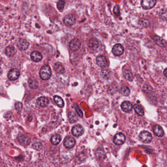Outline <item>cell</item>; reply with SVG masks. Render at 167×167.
<instances>
[{"label":"cell","mask_w":167,"mask_h":167,"mask_svg":"<svg viewBox=\"0 0 167 167\" xmlns=\"http://www.w3.org/2000/svg\"><path fill=\"white\" fill-rule=\"evenodd\" d=\"M39 75H40V77L42 80H49L51 77V75H52V71H51L50 67L48 65L43 66L40 70Z\"/></svg>","instance_id":"cell-1"},{"label":"cell","mask_w":167,"mask_h":167,"mask_svg":"<svg viewBox=\"0 0 167 167\" xmlns=\"http://www.w3.org/2000/svg\"><path fill=\"white\" fill-rule=\"evenodd\" d=\"M139 138L142 142L145 143H149L152 140V135L149 132L144 131L141 132Z\"/></svg>","instance_id":"cell-2"},{"label":"cell","mask_w":167,"mask_h":167,"mask_svg":"<svg viewBox=\"0 0 167 167\" xmlns=\"http://www.w3.org/2000/svg\"><path fill=\"white\" fill-rule=\"evenodd\" d=\"M126 141V137L122 133H118L114 136L113 138V142L116 145H123Z\"/></svg>","instance_id":"cell-3"},{"label":"cell","mask_w":167,"mask_h":167,"mask_svg":"<svg viewBox=\"0 0 167 167\" xmlns=\"http://www.w3.org/2000/svg\"><path fill=\"white\" fill-rule=\"evenodd\" d=\"M156 1L154 0H143L141 2V6L144 9H149L153 8Z\"/></svg>","instance_id":"cell-4"},{"label":"cell","mask_w":167,"mask_h":167,"mask_svg":"<svg viewBox=\"0 0 167 167\" xmlns=\"http://www.w3.org/2000/svg\"><path fill=\"white\" fill-rule=\"evenodd\" d=\"M84 129L82 126L80 124H76L72 129V133L74 136L76 137L80 136L83 134Z\"/></svg>","instance_id":"cell-5"},{"label":"cell","mask_w":167,"mask_h":167,"mask_svg":"<svg viewBox=\"0 0 167 167\" xmlns=\"http://www.w3.org/2000/svg\"><path fill=\"white\" fill-rule=\"evenodd\" d=\"M81 46V42L78 39L74 38L70 42L69 47L72 51H77L80 49Z\"/></svg>","instance_id":"cell-6"},{"label":"cell","mask_w":167,"mask_h":167,"mask_svg":"<svg viewBox=\"0 0 167 167\" xmlns=\"http://www.w3.org/2000/svg\"><path fill=\"white\" fill-rule=\"evenodd\" d=\"M75 139L71 136L67 137L64 140V146L67 149L72 148L75 146Z\"/></svg>","instance_id":"cell-7"},{"label":"cell","mask_w":167,"mask_h":167,"mask_svg":"<svg viewBox=\"0 0 167 167\" xmlns=\"http://www.w3.org/2000/svg\"><path fill=\"white\" fill-rule=\"evenodd\" d=\"M20 74V73L19 70L16 68L12 69L8 73V78L11 80H15L19 77Z\"/></svg>","instance_id":"cell-8"},{"label":"cell","mask_w":167,"mask_h":167,"mask_svg":"<svg viewBox=\"0 0 167 167\" xmlns=\"http://www.w3.org/2000/svg\"><path fill=\"white\" fill-rule=\"evenodd\" d=\"M112 52L116 56H119L124 53V49L122 45L117 44L113 47Z\"/></svg>","instance_id":"cell-9"},{"label":"cell","mask_w":167,"mask_h":167,"mask_svg":"<svg viewBox=\"0 0 167 167\" xmlns=\"http://www.w3.org/2000/svg\"><path fill=\"white\" fill-rule=\"evenodd\" d=\"M17 140L21 145L27 146L30 143V139L28 136L25 135L20 134L17 137Z\"/></svg>","instance_id":"cell-10"},{"label":"cell","mask_w":167,"mask_h":167,"mask_svg":"<svg viewBox=\"0 0 167 167\" xmlns=\"http://www.w3.org/2000/svg\"><path fill=\"white\" fill-rule=\"evenodd\" d=\"M96 62L97 65L101 68H104L107 66V61L105 56L100 55L97 58Z\"/></svg>","instance_id":"cell-11"},{"label":"cell","mask_w":167,"mask_h":167,"mask_svg":"<svg viewBox=\"0 0 167 167\" xmlns=\"http://www.w3.org/2000/svg\"><path fill=\"white\" fill-rule=\"evenodd\" d=\"M64 22L66 25L72 26L75 24V17L72 14H68L64 18Z\"/></svg>","instance_id":"cell-12"},{"label":"cell","mask_w":167,"mask_h":167,"mask_svg":"<svg viewBox=\"0 0 167 167\" xmlns=\"http://www.w3.org/2000/svg\"><path fill=\"white\" fill-rule=\"evenodd\" d=\"M30 44L27 40L23 39H20L18 43H17V46L19 48L20 50H26L28 47H29Z\"/></svg>","instance_id":"cell-13"},{"label":"cell","mask_w":167,"mask_h":167,"mask_svg":"<svg viewBox=\"0 0 167 167\" xmlns=\"http://www.w3.org/2000/svg\"><path fill=\"white\" fill-rule=\"evenodd\" d=\"M121 107L122 110L125 112H129L131 111L133 107L131 103L129 101H124V102H122Z\"/></svg>","instance_id":"cell-14"},{"label":"cell","mask_w":167,"mask_h":167,"mask_svg":"<svg viewBox=\"0 0 167 167\" xmlns=\"http://www.w3.org/2000/svg\"><path fill=\"white\" fill-rule=\"evenodd\" d=\"M37 104L42 107H47L49 104V100L46 97H41L37 99Z\"/></svg>","instance_id":"cell-15"},{"label":"cell","mask_w":167,"mask_h":167,"mask_svg":"<svg viewBox=\"0 0 167 167\" xmlns=\"http://www.w3.org/2000/svg\"><path fill=\"white\" fill-rule=\"evenodd\" d=\"M31 58L32 60L34 62H39L41 60L43 56L40 52H38V51H34L33 53H31Z\"/></svg>","instance_id":"cell-16"},{"label":"cell","mask_w":167,"mask_h":167,"mask_svg":"<svg viewBox=\"0 0 167 167\" xmlns=\"http://www.w3.org/2000/svg\"><path fill=\"white\" fill-rule=\"evenodd\" d=\"M153 130L154 133L158 137H161L164 135V130L159 125L156 124V125L154 126Z\"/></svg>","instance_id":"cell-17"},{"label":"cell","mask_w":167,"mask_h":167,"mask_svg":"<svg viewBox=\"0 0 167 167\" xmlns=\"http://www.w3.org/2000/svg\"><path fill=\"white\" fill-rule=\"evenodd\" d=\"M153 40L158 46H160L161 47H164L167 45V42L165 40L157 36H155L153 37Z\"/></svg>","instance_id":"cell-18"},{"label":"cell","mask_w":167,"mask_h":167,"mask_svg":"<svg viewBox=\"0 0 167 167\" xmlns=\"http://www.w3.org/2000/svg\"><path fill=\"white\" fill-rule=\"evenodd\" d=\"M89 47L92 50H96L99 46V43L96 39L92 38L90 40L89 42Z\"/></svg>","instance_id":"cell-19"},{"label":"cell","mask_w":167,"mask_h":167,"mask_svg":"<svg viewBox=\"0 0 167 167\" xmlns=\"http://www.w3.org/2000/svg\"><path fill=\"white\" fill-rule=\"evenodd\" d=\"M16 53V50L14 47L12 46H9L6 48L5 53L9 57H12L14 56Z\"/></svg>","instance_id":"cell-20"},{"label":"cell","mask_w":167,"mask_h":167,"mask_svg":"<svg viewBox=\"0 0 167 167\" xmlns=\"http://www.w3.org/2000/svg\"><path fill=\"white\" fill-rule=\"evenodd\" d=\"M28 85L30 88L33 89H36L38 87V82L36 78L31 77L28 80Z\"/></svg>","instance_id":"cell-21"},{"label":"cell","mask_w":167,"mask_h":167,"mask_svg":"<svg viewBox=\"0 0 167 167\" xmlns=\"http://www.w3.org/2000/svg\"><path fill=\"white\" fill-rule=\"evenodd\" d=\"M95 154H96L97 158H98V159L101 160L104 159L106 157L105 152L102 149H97Z\"/></svg>","instance_id":"cell-22"},{"label":"cell","mask_w":167,"mask_h":167,"mask_svg":"<svg viewBox=\"0 0 167 167\" xmlns=\"http://www.w3.org/2000/svg\"><path fill=\"white\" fill-rule=\"evenodd\" d=\"M54 69L56 72L59 74H63L65 72V68L62 64L59 62H57L55 64V66H54Z\"/></svg>","instance_id":"cell-23"},{"label":"cell","mask_w":167,"mask_h":167,"mask_svg":"<svg viewBox=\"0 0 167 167\" xmlns=\"http://www.w3.org/2000/svg\"><path fill=\"white\" fill-rule=\"evenodd\" d=\"M53 99L55 104L58 105V107L62 108L64 106V102L62 98L60 97L55 95L53 97Z\"/></svg>","instance_id":"cell-24"},{"label":"cell","mask_w":167,"mask_h":167,"mask_svg":"<svg viewBox=\"0 0 167 167\" xmlns=\"http://www.w3.org/2000/svg\"><path fill=\"white\" fill-rule=\"evenodd\" d=\"M61 137L58 134L53 135L50 138V142L53 145H57L60 142Z\"/></svg>","instance_id":"cell-25"},{"label":"cell","mask_w":167,"mask_h":167,"mask_svg":"<svg viewBox=\"0 0 167 167\" xmlns=\"http://www.w3.org/2000/svg\"><path fill=\"white\" fill-rule=\"evenodd\" d=\"M123 75L124 78L129 81H132L133 80V75L129 70H125L123 71Z\"/></svg>","instance_id":"cell-26"},{"label":"cell","mask_w":167,"mask_h":167,"mask_svg":"<svg viewBox=\"0 0 167 167\" xmlns=\"http://www.w3.org/2000/svg\"><path fill=\"white\" fill-rule=\"evenodd\" d=\"M68 119L69 120L70 123H75L77 121V117L75 113L74 112H70L68 114Z\"/></svg>","instance_id":"cell-27"},{"label":"cell","mask_w":167,"mask_h":167,"mask_svg":"<svg viewBox=\"0 0 167 167\" xmlns=\"http://www.w3.org/2000/svg\"><path fill=\"white\" fill-rule=\"evenodd\" d=\"M134 108L135 111L138 115H139L141 116L144 115L143 109L142 108V107H140V105H138V104H135L134 105Z\"/></svg>","instance_id":"cell-28"},{"label":"cell","mask_w":167,"mask_h":167,"mask_svg":"<svg viewBox=\"0 0 167 167\" xmlns=\"http://www.w3.org/2000/svg\"><path fill=\"white\" fill-rule=\"evenodd\" d=\"M120 93L124 96H128L130 94V89L126 86H123L120 89Z\"/></svg>","instance_id":"cell-29"},{"label":"cell","mask_w":167,"mask_h":167,"mask_svg":"<svg viewBox=\"0 0 167 167\" xmlns=\"http://www.w3.org/2000/svg\"><path fill=\"white\" fill-rule=\"evenodd\" d=\"M101 75H102V77L104 79L106 80H108V78H109L110 77V72L109 70L108 69H104L102 70V72H101Z\"/></svg>","instance_id":"cell-30"},{"label":"cell","mask_w":167,"mask_h":167,"mask_svg":"<svg viewBox=\"0 0 167 167\" xmlns=\"http://www.w3.org/2000/svg\"><path fill=\"white\" fill-rule=\"evenodd\" d=\"M160 17L164 20H167V9H164L160 11Z\"/></svg>","instance_id":"cell-31"},{"label":"cell","mask_w":167,"mask_h":167,"mask_svg":"<svg viewBox=\"0 0 167 167\" xmlns=\"http://www.w3.org/2000/svg\"><path fill=\"white\" fill-rule=\"evenodd\" d=\"M140 25L142 27H148L150 25V23L148 19H141L139 21V22Z\"/></svg>","instance_id":"cell-32"},{"label":"cell","mask_w":167,"mask_h":167,"mask_svg":"<svg viewBox=\"0 0 167 167\" xmlns=\"http://www.w3.org/2000/svg\"><path fill=\"white\" fill-rule=\"evenodd\" d=\"M143 89L144 91L146 93H150L151 92H152L153 90L152 87L148 85H144L143 87Z\"/></svg>","instance_id":"cell-33"},{"label":"cell","mask_w":167,"mask_h":167,"mask_svg":"<svg viewBox=\"0 0 167 167\" xmlns=\"http://www.w3.org/2000/svg\"><path fill=\"white\" fill-rule=\"evenodd\" d=\"M22 104L20 102H17L15 104V109L18 112H20L22 109Z\"/></svg>","instance_id":"cell-34"},{"label":"cell","mask_w":167,"mask_h":167,"mask_svg":"<svg viewBox=\"0 0 167 167\" xmlns=\"http://www.w3.org/2000/svg\"><path fill=\"white\" fill-rule=\"evenodd\" d=\"M64 4H65V2L63 1H59L58 2L57 4V7H58V9L61 11L62 9H63L64 6Z\"/></svg>","instance_id":"cell-35"},{"label":"cell","mask_w":167,"mask_h":167,"mask_svg":"<svg viewBox=\"0 0 167 167\" xmlns=\"http://www.w3.org/2000/svg\"><path fill=\"white\" fill-rule=\"evenodd\" d=\"M75 108L76 111H77V113L78 114V116H79L80 117L82 118V117H83L82 111H81V110L80 109V107H78V105H77V104H75Z\"/></svg>","instance_id":"cell-36"},{"label":"cell","mask_w":167,"mask_h":167,"mask_svg":"<svg viewBox=\"0 0 167 167\" xmlns=\"http://www.w3.org/2000/svg\"><path fill=\"white\" fill-rule=\"evenodd\" d=\"M113 12L115 14V15H116L117 16H118L120 15V9L118 6H114V9H113Z\"/></svg>","instance_id":"cell-37"},{"label":"cell","mask_w":167,"mask_h":167,"mask_svg":"<svg viewBox=\"0 0 167 167\" xmlns=\"http://www.w3.org/2000/svg\"><path fill=\"white\" fill-rule=\"evenodd\" d=\"M42 144L40 143H34L33 144V147L36 150H40L42 149Z\"/></svg>","instance_id":"cell-38"},{"label":"cell","mask_w":167,"mask_h":167,"mask_svg":"<svg viewBox=\"0 0 167 167\" xmlns=\"http://www.w3.org/2000/svg\"><path fill=\"white\" fill-rule=\"evenodd\" d=\"M163 73H164V75H165L166 77H167V68L165 69Z\"/></svg>","instance_id":"cell-39"}]
</instances>
